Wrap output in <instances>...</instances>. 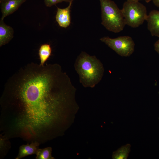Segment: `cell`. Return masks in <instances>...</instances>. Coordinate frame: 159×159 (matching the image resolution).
Returning <instances> with one entry per match:
<instances>
[{
    "label": "cell",
    "mask_w": 159,
    "mask_h": 159,
    "mask_svg": "<svg viewBox=\"0 0 159 159\" xmlns=\"http://www.w3.org/2000/svg\"><path fill=\"white\" fill-rule=\"evenodd\" d=\"M1 97L0 129L9 138L40 144L63 135L79 109L76 89L58 64L27 66Z\"/></svg>",
    "instance_id": "1"
},
{
    "label": "cell",
    "mask_w": 159,
    "mask_h": 159,
    "mask_svg": "<svg viewBox=\"0 0 159 159\" xmlns=\"http://www.w3.org/2000/svg\"><path fill=\"white\" fill-rule=\"evenodd\" d=\"M74 67L80 82L85 87H94L103 75L104 69L100 61L85 52H82L77 57Z\"/></svg>",
    "instance_id": "2"
},
{
    "label": "cell",
    "mask_w": 159,
    "mask_h": 159,
    "mask_svg": "<svg viewBox=\"0 0 159 159\" xmlns=\"http://www.w3.org/2000/svg\"><path fill=\"white\" fill-rule=\"evenodd\" d=\"M102 24L108 31L119 32L126 25L121 9L111 0H100Z\"/></svg>",
    "instance_id": "3"
},
{
    "label": "cell",
    "mask_w": 159,
    "mask_h": 159,
    "mask_svg": "<svg viewBox=\"0 0 159 159\" xmlns=\"http://www.w3.org/2000/svg\"><path fill=\"white\" fill-rule=\"evenodd\" d=\"M121 10L126 25L132 28L142 25L148 16L146 7L138 1H126Z\"/></svg>",
    "instance_id": "4"
},
{
    "label": "cell",
    "mask_w": 159,
    "mask_h": 159,
    "mask_svg": "<svg viewBox=\"0 0 159 159\" xmlns=\"http://www.w3.org/2000/svg\"><path fill=\"white\" fill-rule=\"evenodd\" d=\"M100 40L122 57H129L134 51V42L129 36H120L115 38L104 37Z\"/></svg>",
    "instance_id": "5"
},
{
    "label": "cell",
    "mask_w": 159,
    "mask_h": 159,
    "mask_svg": "<svg viewBox=\"0 0 159 159\" xmlns=\"http://www.w3.org/2000/svg\"><path fill=\"white\" fill-rule=\"evenodd\" d=\"M26 0H1V11L2 16L1 19L4 20L6 16L13 13Z\"/></svg>",
    "instance_id": "6"
},
{
    "label": "cell",
    "mask_w": 159,
    "mask_h": 159,
    "mask_svg": "<svg viewBox=\"0 0 159 159\" xmlns=\"http://www.w3.org/2000/svg\"><path fill=\"white\" fill-rule=\"evenodd\" d=\"M146 20L148 29L151 35L159 37V11L153 10L151 11Z\"/></svg>",
    "instance_id": "7"
},
{
    "label": "cell",
    "mask_w": 159,
    "mask_h": 159,
    "mask_svg": "<svg viewBox=\"0 0 159 159\" xmlns=\"http://www.w3.org/2000/svg\"><path fill=\"white\" fill-rule=\"evenodd\" d=\"M72 3V1H70L68 6L65 8H57L56 20L59 25L62 27L66 28L70 24V9Z\"/></svg>",
    "instance_id": "8"
},
{
    "label": "cell",
    "mask_w": 159,
    "mask_h": 159,
    "mask_svg": "<svg viewBox=\"0 0 159 159\" xmlns=\"http://www.w3.org/2000/svg\"><path fill=\"white\" fill-rule=\"evenodd\" d=\"M14 32V30L12 27L5 24L4 20H0V47L8 43L12 39Z\"/></svg>",
    "instance_id": "9"
},
{
    "label": "cell",
    "mask_w": 159,
    "mask_h": 159,
    "mask_svg": "<svg viewBox=\"0 0 159 159\" xmlns=\"http://www.w3.org/2000/svg\"><path fill=\"white\" fill-rule=\"evenodd\" d=\"M40 144L38 142H34L20 146L18 154L15 159H20L28 155L36 154Z\"/></svg>",
    "instance_id": "10"
},
{
    "label": "cell",
    "mask_w": 159,
    "mask_h": 159,
    "mask_svg": "<svg viewBox=\"0 0 159 159\" xmlns=\"http://www.w3.org/2000/svg\"><path fill=\"white\" fill-rule=\"evenodd\" d=\"M51 52V48L49 44H44L41 46L39 51L40 66L44 65L45 62L50 56Z\"/></svg>",
    "instance_id": "11"
},
{
    "label": "cell",
    "mask_w": 159,
    "mask_h": 159,
    "mask_svg": "<svg viewBox=\"0 0 159 159\" xmlns=\"http://www.w3.org/2000/svg\"><path fill=\"white\" fill-rule=\"evenodd\" d=\"M131 145L127 144L122 146L113 152L112 158L114 159H127L130 151Z\"/></svg>",
    "instance_id": "12"
},
{
    "label": "cell",
    "mask_w": 159,
    "mask_h": 159,
    "mask_svg": "<svg viewBox=\"0 0 159 159\" xmlns=\"http://www.w3.org/2000/svg\"><path fill=\"white\" fill-rule=\"evenodd\" d=\"M52 148L48 147L43 149L39 148L36 157V159H54L52 155Z\"/></svg>",
    "instance_id": "13"
},
{
    "label": "cell",
    "mask_w": 159,
    "mask_h": 159,
    "mask_svg": "<svg viewBox=\"0 0 159 159\" xmlns=\"http://www.w3.org/2000/svg\"><path fill=\"white\" fill-rule=\"evenodd\" d=\"M0 138V152L3 153H6V150L8 149V139L4 135L2 136L1 135Z\"/></svg>",
    "instance_id": "14"
},
{
    "label": "cell",
    "mask_w": 159,
    "mask_h": 159,
    "mask_svg": "<svg viewBox=\"0 0 159 159\" xmlns=\"http://www.w3.org/2000/svg\"><path fill=\"white\" fill-rule=\"evenodd\" d=\"M64 0H44L45 4L47 6H51L57 3L61 2Z\"/></svg>",
    "instance_id": "15"
},
{
    "label": "cell",
    "mask_w": 159,
    "mask_h": 159,
    "mask_svg": "<svg viewBox=\"0 0 159 159\" xmlns=\"http://www.w3.org/2000/svg\"><path fill=\"white\" fill-rule=\"evenodd\" d=\"M154 47L155 51L159 54V39L155 42Z\"/></svg>",
    "instance_id": "16"
},
{
    "label": "cell",
    "mask_w": 159,
    "mask_h": 159,
    "mask_svg": "<svg viewBox=\"0 0 159 159\" xmlns=\"http://www.w3.org/2000/svg\"><path fill=\"white\" fill-rule=\"evenodd\" d=\"M154 5L159 7V0H152Z\"/></svg>",
    "instance_id": "17"
},
{
    "label": "cell",
    "mask_w": 159,
    "mask_h": 159,
    "mask_svg": "<svg viewBox=\"0 0 159 159\" xmlns=\"http://www.w3.org/2000/svg\"><path fill=\"white\" fill-rule=\"evenodd\" d=\"M140 0L144 1L147 3L149 2L150 1H152V0H127V1H140Z\"/></svg>",
    "instance_id": "18"
},
{
    "label": "cell",
    "mask_w": 159,
    "mask_h": 159,
    "mask_svg": "<svg viewBox=\"0 0 159 159\" xmlns=\"http://www.w3.org/2000/svg\"><path fill=\"white\" fill-rule=\"evenodd\" d=\"M72 0H64V1H72Z\"/></svg>",
    "instance_id": "19"
},
{
    "label": "cell",
    "mask_w": 159,
    "mask_h": 159,
    "mask_svg": "<svg viewBox=\"0 0 159 159\" xmlns=\"http://www.w3.org/2000/svg\"><path fill=\"white\" fill-rule=\"evenodd\" d=\"M158 93H159V92Z\"/></svg>",
    "instance_id": "20"
},
{
    "label": "cell",
    "mask_w": 159,
    "mask_h": 159,
    "mask_svg": "<svg viewBox=\"0 0 159 159\" xmlns=\"http://www.w3.org/2000/svg\"></svg>",
    "instance_id": "21"
}]
</instances>
